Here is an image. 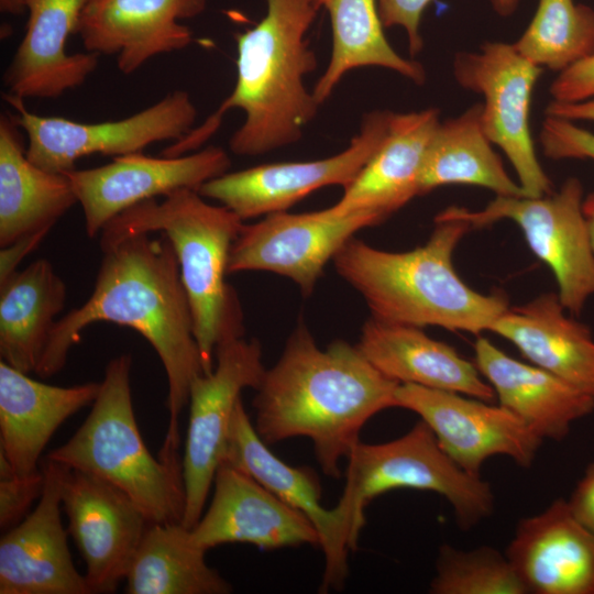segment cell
Wrapping results in <instances>:
<instances>
[{
  "label": "cell",
  "mask_w": 594,
  "mask_h": 594,
  "mask_svg": "<svg viewBox=\"0 0 594 594\" xmlns=\"http://www.w3.org/2000/svg\"><path fill=\"white\" fill-rule=\"evenodd\" d=\"M44 487L35 508L0 540V594H91L74 565L61 510L70 468L45 459Z\"/></svg>",
  "instance_id": "e0dca14e"
},
{
  "label": "cell",
  "mask_w": 594,
  "mask_h": 594,
  "mask_svg": "<svg viewBox=\"0 0 594 594\" xmlns=\"http://www.w3.org/2000/svg\"><path fill=\"white\" fill-rule=\"evenodd\" d=\"M100 382L55 386L0 362V451L18 476L41 471L42 451L58 427L96 399Z\"/></svg>",
  "instance_id": "cb8c5ba5"
},
{
  "label": "cell",
  "mask_w": 594,
  "mask_h": 594,
  "mask_svg": "<svg viewBox=\"0 0 594 594\" xmlns=\"http://www.w3.org/2000/svg\"><path fill=\"white\" fill-rule=\"evenodd\" d=\"M505 554L528 593L594 594V534L566 499L520 519Z\"/></svg>",
  "instance_id": "44dd1931"
},
{
  "label": "cell",
  "mask_w": 594,
  "mask_h": 594,
  "mask_svg": "<svg viewBox=\"0 0 594 594\" xmlns=\"http://www.w3.org/2000/svg\"><path fill=\"white\" fill-rule=\"evenodd\" d=\"M319 0H266V13L237 35V81L232 92L198 128L177 142L183 153L198 150L231 109L245 113L229 146L239 156H258L297 142L319 105L305 87L317 67L306 34Z\"/></svg>",
  "instance_id": "3957f363"
},
{
  "label": "cell",
  "mask_w": 594,
  "mask_h": 594,
  "mask_svg": "<svg viewBox=\"0 0 594 594\" xmlns=\"http://www.w3.org/2000/svg\"><path fill=\"white\" fill-rule=\"evenodd\" d=\"M583 213L587 226V231L594 251V191L583 200Z\"/></svg>",
  "instance_id": "b9f144b4"
},
{
  "label": "cell",
  "mask_w": 594,
  "mask_h": 594,
  "mask_svg": "<svg viewBox=\"0 0 594 594\" xmlns=\"http://www.w3.org/2000/svg\"><path fill=\"white\" fill-rule=\"evenodd\" d=\"M452 69L459 86L483 97V129L509 160L525 195L551 194L530 131L531 97L543 68L513 43L486 42L476 52L457 53Z\"/></svg>",
  "instance_id": "30bf717a"
},
{
  "label": "cell",
  "mask_w": 594,
  "mask_h": 594,
  "mask_svg": "<svg viewBox=\"0 0 594 594\" xmlns=\"http://www.w3.org/2000/svg\"><path fill=\"white\" fill-rule=\"evenodd\" d=\"M383 221L372 212L337 216L329 208L271 213L243 224L230 251L228 273L271 272L290 279L309 297L342 246L358 231Z\"/></svg>",
  "instance_id": "4fadbf2b"
},
{
  "label": "cell",
  "mask_w": 594,
  "mask_h": 594,
  "mask_svg": "<svg viewBox=\"0 0 594 594\" xmlns=\"http://www.w3.org/2000/svg\"><path fill=\"white\" fill-rule=\"evenodd\" d=\"M433 594H527L528 591L506 557L490 546L460 550L439 549Z\"/></svg>",
  "instance_id": "836d02e7"
},
{
  "label": "cell",
  "mask_w": 594,
  "mask_h": 594,
  "mask_svg": "<svg viewBox=\"0 0 594 594\" xmlns=\"http://www.w3.org/2000/svg\"><path fill=\"white\" fill-rule=\"evenodd\" d=\"M207 0H87L77 33L87 52L116 55L131 75L151 58L182 51L194 41L180 21L200 15Z\"/></svg>",
  "instance_id": "d6986e66"
},
{
  "label": "cell",
  "mask_w": 594,
  "mask_h": 594,
  "mask_svg": "<svg viewBox=\"0 0 594 594\" xmlns=\"http://www.w3.org/2000/svg\"><path fill=\"white\" fill-rule=\"evenodd\" d=\"M396 488L443 496L462 530L474 528L495 509L491 484L459 466L420 419L397 439L383 443L359 441L348 454L345 486L333 510L350 550L356 548L366 505Z\"/></svg>",
  "instance_id": "52a82bcc"
},
{
  "label": "cell",
  "mask_w": 594,
  "mask_h": 594,
  "mask_svg": "<svg viewBox=\"0 0 594 594\" xmlns=\"http://www.w3.org/2000/svg\"><path fill=\"white\" fill-rule=\"evenodd\" d=\"M474 358L499 405L542 440H563L573 422L594 411L593 396L542 367L507 355L484 337L474 344Z\"/></svg>",
  "instance_id": "d4e9b609"
},
{
  "label": "cell",
  "mask_w": 594,
  "mask_h": 594,
  "mask_svg": "<svg viewBox=\"0 0 594 594\" xmlns=\"http://www.w3.org/2000/svg\"><path fill=\"white\" fill-rule=\"evenodd\" d=\"M212 485L208 509L189 529L194 546L207 551L231 542L266 550L320 544L318 531L306 515L248 473L222 462Z\"/></svg>",
  "instance_id": "ac0fdd59"
},
{
  "label": "cell",
  "mask_w": 594,
  "mask_h": 594,
  "mask_svg": "<svg viewBox=\"0 0 594 594\" xmlns=\"http://www.w3.org/2000/svg\"><path fill=\"white\" fill-rule=\"evenodd\" d=\"M513 44L541 68L561 73L594 54V10L573 0H539L532 20Z\"/></svg>",
  "instance_id": "d6a6232c"
},
{
  "label": "cell",
  "mask_w": 594,
  "mask_h": 594,
  "mask_svg": "<svg viewBox=\"0 0 594 594\" xmlns=\"http://www.w3.org/2000/svg\"><path fill=\"white\" fill-rule=\"evenodd\" d=\"M356 346L381 373L399 384L454 392L486 402L496 397L475 363L419 327L371 317L362 327Z\"/></svg>",
  "instance_id": "484cf974"
},
{
  "label": "cell",
  "mask_w": 594,
  "mask_h": 594,
  "mask_svg": "<svg viewBox=\"0 0 594 594\" xmlns=\"http://www.w3.org/2000/svg\"><path fill=\"white\" fill-rule=\"evenodd\" d=\"M261 343L243 337L218 346L216 365L196 376L189 388V421L183 455L186 506L182 524L191 529L200 519L221 464L231 420L241 393L256 389L265 374Z\"/></svg>",
  "instance_id": "8fae6325"
},
{
  "label": "cell",
  "mask_w": 594,
  "mask_h": 594,
  "mask_svg": "<svg viewBox=\"0 0 594 594\" xmlns=\"http://www.w3.org/2000/svg\"><path fill=\"white\" fill-rule=\"evenodd\" d=\"M539 141L543 154L549 158L594 161V133L576 125L573 121L546 116Z\"/></svg>",
  "instance_id": "e575fe53"
},
{
  "label": "cell",
  "mask_w": 594,
  "mask_h": 594,
  "mask_svg": "<svg viewBox=\"0 0 594 594\" xmlns=\"http://www.w3.org/2000/svg\"><path fill=\"white\" fill-rule=\"evenodd\" d=\"M319 3L328 11L332 31L330 59L312 91L319 106L354 68L382 67L416 85L425 82L422 64L400 56L388 43L377 0H319Z\"/></svg>",
  "instance_id": "4dcf8cb0"
},
{
  "label": "cell",
  "mask_w": 594,
  "mask_h": 594,
  "mask_svg": "<svg viewBox=\"0 0 594 594\" xmlns=\"http://www.w3.org/2000/svg\"><path fill=\"white\" fill-rule=\"evenodd\" d=\"M47 233H34L23 237L0 251V284L6 282L14 272L19 263L34 251Z\"/></svg>",
  "instance_id": "ab89813d"
},
{
  "label": "cell",
  "mask_w": 594,
  "mask_h": 594,
  "mask_svg": "<svg viewBox=\"0 0 594 594\" xmlns=\"http://www.w3.org/2000/svg\"><path fill=\"white\" fill-rule=\"evenodd\" d=\"M66 295L65 282L45 258L0 284L1 361L23 373H35Z\"/></svg>",
  "instance_id": "f1b7e54d"
},
{
  "label": "cell",
  "mask_w": 594,
  "mask_h": 594,
  "mask_svg": "<svg viewBox=\"0 0 594 594\" xmlns=\"http://www.w3.org/2000/svg\"><path fill=\"white\" fill-rule=\"evenodd\" d=\"M132 358L112 359L85 421L47 459L94 474L129 495L152 522H182L186 491L183 461L155 458L134 416Z\"/></svg>",
  "instance_id": "8992f818"
},
{
  "label": "cell",
  "mask_w": 594,
  "mask_h": 594,
  "mask_svg": "<svg viewBox=\"0 0 594 594\" xmlns=\"http://www.w3.org/2000/svg\"><path fill=\"white\" fill-rule=\"evenodd\" d=\"M44 487V474L40 472L0 479V527L7 531L25 517L32 503L40 498Z\"/></svg>",
  "instance_id": "d590c367"
},
{
  "label": "cell",
  "mask_w": 594,
  "mask_h": 594,
  "mask_svg": "<svg viewBox=\"0 0 594 594\" xmlns=\"http://www.w3.org/2000/svg\"><path fill=\"white\" fill-rule=\"evenodd\" d=\"M205 553L190 542L182 522H152L125 574V593H230L232 586L207 564Z\"/></svg>",
  "instance_id": "1f68e13d"
},
{
  "label": "cell",
  "mask_w": 594,
  "mask_h": 594,
  "mask_svg": "<svg viewBox=\"0 0 594 594\" xmlns=\"http://www.w3.org/2000/svg\"><path fill=\"white\" fill-rule=\"evenodd\" d=\"M566 503L573 516L594 534V462L587 465Z\"/></svg>",
  "instance_id": "f35d334b"
},
{
  "label": "cell",
  "mask_w": 594,
  "mask_h": 594,
  "mask_svg": "<svg viewBox=\"0 0 594 594\" xmlns=\"http://www.w3.org/2000/svg\"><path fill=\"white\" fill-rule=\"evenodd\" d=\"M222 462L248 473L307 516L318 531L319 546L324 554L320 592L341 588L348 575L351 550L333 508L327 509L320 504L321 486L316 473L307 466H292L277 458L256 432L242 399L234 409Z\"/></svg>",
  "instance_id": "ffe728a7"
},
{
  "label": "cell",
  "mask_w": 594,
  "mask_h": 594,
  "mask_svg": "<svg viewBox=\"0 0 594 594\" xmlns=\"http://www.w3.org/2000/svg\"><path fill=\"white\" fill-rule=\"evenodd\" d=\"M87 0H28L25 33L3 74L8 95L56 98L81 86L98 65L97 53L66 51Z\"/></svg>",
  "instance_id": "7402d4cb"
},
{
  "label": "cell",
  "mask_w": 594,
  "mask_h": 594,
  "mask_svg": "<svg viewBox=\"0 0 594 594\" xmlns=\"http://www.w3.org/2000/svg\"><path fill=\"white\" fill-rule=\"evenodd\" d=\"M583 200L581 180L571 177L558 191L544 196H496L481 210L449 207L436 219L465 220L473 229L501 219L517 223L534 254L551 268L561 304L579 316L594 295V251Z\"/></svg>",
  "instance_id": "ba28073f"
},
{
  "label": "cell",
  "mask_w": 594,
  "mask_h": 594,
  "mask_svg": "<svg viewBox=\"0 0 594 594\" xmlns=\"http://www.w3.org/2000/svg\"><path fill=\"white\" fill-rule=\"evenodd\" d=\"M432 0H377L385 28L402 26L407 34L408 50L415 57L424 48L420 23L425 9Z\"/></svg>",
  "instance_id": "8d00e7d4"
},
{
  "label": "cell",
  "mask_w": 594,
  "mask_h": 594,
  "mask_svg": "<svg viewBox=\"0 0 594 594\" xmlns=\"http://www.w3.org/2000/svg\"><path fill=\"white\" fill-rule=\"evenodd\" d=\"M439 122L436 108L393 112L381 144L329 210L337 216L372 212L386 220L419 196L425 153Z\"/></svg>",
  "instance_id": "603a6c76"
},
{
  "label": "cell",
  "mask_w": 594,
  "mask_h": 594,
  "mask_svg": "<svg viewBox=\"0 0 594 594\" xmlns=\"http://www.w3.org/2000/svg\"><path fill=\"white\" fill-rule=\"evenodd\" d=\"M62 506L91 593H113L151 522L119 487L74 469L63 483Z\"/></svg>",
  "instance_id": "2e32d148"
},
{
  "label": "cell",
  "mask_w": 594,
  "mask_h": 594,
  "mask_svg": "<svg viewBox=\"0 0 594 594\" xmlns=\"http://www.w3.org/2000/svg\"><path fill=\"white\" fill-rule=\"evenodd\" d=\"M21 128L0 116V246L34 233H48L78 204L66 173L46 170L26 155Z\"/></svg>",
  "instance_id": "83f0119b"
},
{
  "label": "cell",
  "mask_w": 594,
  "mask_h": 594,
  "mask_svg": "<svg viewBox=\"0 0 594 594\" xmlns=\"http://www.w3.org/2000/svg\"><path fill=\"white\" fill-rule=\"evenodd\" d=\"M135 233L99 242L102 252L87 300L58 319L35 371L50 377L66 364L81 331L99 322L125 326L155 350L168 383L167 431L160 455L178 458L179 417L193 380L206 374L188 297L168 238Z\"/></svg>",
  "instance_id": "6da1fadb"
},
{
  "label": "cell",
  "mask_w": 594,
  "mask_h": 594,
  "mask_svg": "<svg viewBox=\"0 0 594 594\" xmlns=\"http://www.w3.org/2000/svg\"><path fill=\"white\" fill-rule=\"evenodd\" d=\"M230 166L223 148L208 146L179 156L132 153L99 167L75 168L66 174L82 209L86 233L96 238L109 221L134 205L179 189L198 191Z\"/></svg>",
  "instance_id": "9a60e30c"
},
{
  "label": "cell",
  "mask_w": 594,
  "mask_h": 594,
  "mask_svg": "<svg viewBox=\"0 0 594 594\" xmlns=\"http://www.w3.org/2000/svg\"><path fill=\"white\" fill-rule=\"evenodd\" d=\"M3 98L26 135L29 160L55 173L75 169V163L85 156L117 157L142 152L156 142H176L194 129L197 118V109L185 90L170 91L130 117L98 123L38 116L26 109L23 99L8 94Z\"/></svg>",
  "instance_id": "9c48e42d"
},
{
  "label": "cell",
  "mask_w": 594,
  "mask_h": 594,
  "mask_svg": "<svg viewBox=\"0 0 594 594\" xmlns=\"http://www.w3.org/2000/svg\"><path fill=\"white\" fill-rule=\"evenodd\" d=\"M546 116L570 121L594 122V98L578 102L551 101L546 108Z\"/></svg>",
  "instance_id": "60d3db41"
},
{
  "label": "cell",
  "mask_w": 594,
  "mask_h": 594,
  "mask_svg": "<svg viewBox=\"0 0 594 594\" xmlns=\"http://www.w3.org/2000/svg\"><path fill=\"white\" fill-rule=\"evenodd\" d=\"M495 12L502 16L510 15L517 9L520 0H491Z\"/></svg>",
  "instance_id": "ee69618b"
},
{
  "label": "cell",
  "mask_w": 594,
  "mask_h": 594,
  "mask_svg": "<svg viewBox=\"0 0 594 594\" xmlns=\"http://www.w3.org/2000/svg\"><path fill=\"white\" fill-rule=\"evenodd\" d=\"M243 220L224 206H215L193 189H179L142 201L109 221L99 242L135 233L160 232L168 238L191 309L195 337L206 374L213 370L218 346L242 338L243 314L226 276L233 242Z\"/></svg>",
  "instance_id": "5b68a950"
},
{
  "label": "cell",
  "mask_w": 594,
  "mask_h": 594,
  "mask_svg": "<svg viewBox=\"0 0 594 594\" xmlns=\"http://www.w3.org/2000/svg\"><path fill=\"white\" fill-rule=\"evenodd\" d=\"M396 407L420 416L444 452L468 473L481 476L484 462L506 455L529 468L542 439L502 405L454 392L399 384Z\"/></svg>",
  "instance_id": "5bb4252c"
},
{
  "label": "cell",
  "mask_w": 594,
  "mask_h": 594,
  "mask_svg": "<svg viewBox=\"0 0 594 594\" xmlns=\"http://www.w3.org/2000/svg\"><path fill=\"white\" fill-rule=\"evenodd\" d=\"M393 112L365 114L360 132L342 152L315 161L278 162L224 173L198 190L219 201L243 221L287 211L309 194L327 187L349 186L384 139Z\"/></svg>",
  "instance_id": "7c38bea8"
},
{
  "label": "cell",
  "mask_w": 594,
  "mask_h": 594,
  "mask_svg": "<svg viewBox=\"0 0 594 594\" xmlns=\"http://www.w3.org/2000/svg\"><path fill=\"white\" fill-rule=\"evenodd\" d=\"M435 222L428 241L405 252L381 250L353 237L336 254V271L380 321L472 334L488 331L509 308L506 297L472 289L452 264L457 245L473 227L461 219Z\"/></svg>",
  "instance_id": "277c9868"
},
{
  "label": "cell",
  "mask_w": 594,
  "mask_h": 594,
  "mask_svg": "<svg viewBox=\"0 0 594 594\" xmlns=\"http://www.w3.org/2000/svg\"><path fill=\"white\" fill-rule=\"evenodd\" d=\"M549 92L552 100L558 102L594 98V54L559 73Z\"/></svg>",
  "instance_id": "74e56055"
},
{
  "label": "cell",
  "mask_w": 594,
  "mask_h": 594,
  "mask_svg": "<svg viewBox=\"0 0 594 594\" xmlns=\"http://www.w3.org/2000/svg\"><path fill=\"white\" fill-rule=\"evenodd\" d=\"M482 103L438 123L425 153L419 196L444 185H472L496 196H526L493 148L481 119Z\"/></svg>",
  "instance_id": "f546056e"
},
{
  "label": "cell",
  "mask_w": 594,
  "mask_h": 594,
  "mask_svg": "<svg viewBox=\"0 0 594 594\" xmlns=\"http://www.w3.org/2000/svg\"><path fill=\"white\" fill-rule=\"evenodd\" d=\"M28 0H0V11L2 13L19 15L26 12Z\"/></svg>",
  "instance_id": "7bdbcfd3"
},
{
  "label": "cell",
  "mask_w": 594,
  "mask_h": 594,
  "mask_svg": "<svg viewBox=\"0 0 594 594\" xmlns=\"http://www.w3.org/2000/svg\"><path fill=\"white\" fill-rule=\"evenodd\" d=\"M398 385L356 344L336 340L322 350L307 326L298 322L255 389L254 427L267 444L308 438L323 473L339 477L340 462L360 441L363 426L396 407Z\"/></svg>",
  "instance_id": "7a4b0ae2"
},
{
  "label": "cell",
  "mask_w": 594,
  "mask_h": 594,
  "mask_svg": "<svg viewBox=\"0 0 594 594\" xmlns=\"http://www.w3.org/2000/svg\"><path fill=\"white\" fill-rule=\"evenodd\" d=\"M558 293L508 308L488 331L510 341L530 363L594 397V339L587 326L565 314Z\"/></svg>",
  "instance_id": "4316f807"
}]
</instances>
